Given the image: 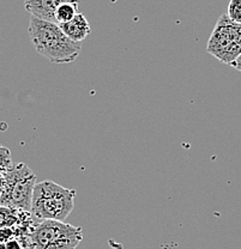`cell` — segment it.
I'll list each match as a JSON object with an SVG mask.
<instances>
[{
    "label": "cell",
    "instance_id": "11",
    "mask_svg": "<svg viewBox=\"0 0 241 249\" xmlns=\"http://www.w3.org/2000/svg\"><path fill=\"white\" fill-rule=\"evenodd\" d=\"M14 165L11 158V151L7 147L0 145V174H5Z\"/></svg>",
    "mask_w": 241,
    "mask_h": 249
},
{
    "label": "cell",
    "instance_id": "1",
    "mask_svg": "<svg viewBox=\"0 0 241 249\" xmlns=\"http://www.w3.org/2000/svg\"><path fill=\"white\" fill-rule=\"evenodd\" d=\"M28 33L35 51L53 64H71L82 52V43L70 40L56 23L32 16Z\"/></svg>",
    "mask_w": 241,
    "mask_h": 249
},
{
    "label": "cell",
    "instance_id": "9",
    "mask_svg": "<svg viewBox=\"0 0 241 249\" xmlns=\"http://www.w3.org/2000/svg\"><path fill=\"white\" fill-rule=\"evenodd\" d=\"M79 9V1L78 0H72V1H67L61 4L56 11V24H63V23L70 22L74 19L78 12Z\"/></svg>",
    "mask_w": 241,
    "mask_h": 249
},
{
    "label": "cell",
    "instance_id": "8",
    "mask_svg": "<svg viewBox=\"0 0 241 249\" xmlns=\"http://www.w3.org/2000/svg\"><path fill=\"white\" fill-rule=\"evenodd\" d=\"M30 214H32L30 212L20 211V210L11 209V207L0 205V229L17 227Z\"/></svg>",
    "mask_w": 241,
    "mask_h": 249
},
{
    "label": "cell",
    "instance_id": "13",
    "mask_svg": "<svg viewBox=\"0 0 241 249\" xmlns=\"http://www.w3.org/2000/svg\"><path fill=\"white\" fill-rule=\"evenodd\" d=\"M4 243H5V249H24L23 243L20 242L17 237L11 238V240H9L7 242H4Z\"/></svg>",
    "mask_w": 241,
    "mask_h": 249
},
{
    "label": "cell",
    "instance_id": "12",
    "mask_svg": "<svg viewBox=\"0 0 241 249\" xmlns=\"http://www.w3.org/2000/svg\"><path fill=\"white\" fill-rule=\"evenodd\" d=\"M16 237L14 228H5V229H0V242H7L11 238Z\"/></svg>",
    "mask_w": 241,
    "mask_h": 249
},
{
    "label": "cell",
    "instance_id": "7",
    "mask_svg": "<svg viewBox=\"0 0 241 249\" xmlns=\"http://www.w3.org/2000/svg\"><path fill=\"white\" fill-rule=\"evenodd\" d=\"M60 29L64 31L65 35L72 40L74 42H79L82 43V41H84L88 36L92 33L90 29V24L88 22V19L85 18V16L83 14H79L71 19L70 22L63 23V24H59Z\"/></svg>",
    "mask_w": 241,
    "mask_h": 249
},
{
    "label": "cell",
    "instance_id": "14",
    "mask_svg": "<svg viewBox=\"0 0 241 249\" xmlns=\"http://www.w3.org/2000/svg\"><path fill=\"white\" fill-rule=\"evenodd\" d=\"M230 66L234 67L235 70H238V71H240V72H241V55L239 56V58L237 59V60H235L234 62H233V64L230 65Z\"/></svg>",
    "mask_w": 241,
    "mask_h": 249
},
{
    "label": "cell",
    "instance_id": "5",
    "mask_svg": "<svg viewBox=\"0 0 241 249\" xmlns=\"http://www.w3.org/2000/svg\"><path fill=\"white\" fill-rule=\"evenodd\" d=\"M205 49L219 61L232 65L241 55V24L229 19L227 14L220 16Z\"/></svg>",
    "mask_w": 241,
    "mask_h": 249
},
{
    "label": "cell",
    "instance_id": "4",
    "mask_svg": "<svg viewBox=\"0 0 241 249\" xmlns=\"http://www.w3.org/2000/svg\"><path fill=\"white\" fill-rule=\"evenodd\" d=\"M82 241V228L60 220L38 222L30 233L33 249H76Z\"/></svg>",
    "mask_w": 241,
    "mask_h": 249
},
{
    "label": "cell",
    "instance_id": "2",
    "mask_svg": "<svg viewBox=\"0 0 241 249\" xmlns=\"http://www.w3.org/2000/svg\"><path fill=\"white\" fill-rule=\"evenodd\" d=\"M76 189L65 188L54 181L35 185L30 213L36 220L64 222L74 209Z\"/></svg>",
    "mask_w": 241,
    "mask_h": 249
},
{
    "label": "cell",
    "instance_id": "3",
    "mask_svg": "<svg viewBox=\"0 0 241 249\" xmlns=\"http://www.w3.org/2000/svg\"><path fill=\"white\" fill-rule=\"evenodd\" d=\"M5 176V189L0 196V205L30 212L36 175L24 163L12 165Z\"/></svg>",
    "mask_w": 241,
    "mask_h": 249
},
{
    "label": "cell",
    "instance_id": "6",
    "mask_svg": "<svg viewBox=\"0 0 241 249\" xmlns=\"http://www.w3.org/2000/svg\"><path fill=\"white\" fill-rule=\"evenodd\" d=\"M72 0H24V7L33 17L56 23V11L61 4Z\"/></svg>",
    "mask_w": 241,
    "mask_h": 249
},
{
    "label": "cell",
    "instance_id": "15",
    "mask_svg": "<svg viewBox=\"0 0 241 249\" xmlns=\"http://www.w3.org/2000/svg\"><path fill=\"white\" fill-rule=\"evenodd\" d=\"M5 189V176L4 174H0V196L2 194Z\"/></svg>",
    "mask_w": 241,
    "mask_h": 249
},
{
    "label": "cell",
    "instance_id": "10",
    "mask_svg": "<svg viewBox=\"0 0 241 249\" xmlns=\"http://www.w3.org/2000/svg\"><path fill=\"white\" fill-rule=\"evenodd\" d=\"M227 16L234 23L241 24V0H230L227 7Z\"/></svg>",
    "mask_w": 241,
    "mask_h": 249
}]
</instances>
